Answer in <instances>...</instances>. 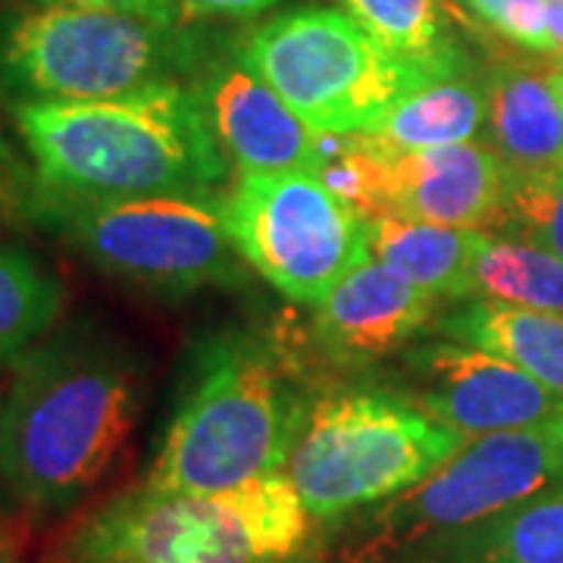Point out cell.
I'll return each mask as SVG.
<instances>
[{"mask_svg": "<svg viewBox=\"0 0 563 563\" xmlns=\"http://www.w3.org/2000/svg\"><path fill=\"white\" fill-rule=\"evenodd\" d=\"M0 401H3V391H0Z\"/></svg>", "mask_w": 563, "mask_h": 563, "instance_id": "31", "label": "cell"}, {"mask_svg": "<svg viewBox=\"0 0 563 563\" xmlns=\"http://www.w3.org/2000/svg\"><path fill=\"white\" fill-rule=\"evenodd\" d=\"M0 401V495L47 517L79 504L129 444L144 407V363L91 322L29 347Z\"/></svg>", "mask_w": 563, "mask_h": 563, "instance_id": "1", "label": "cell"}, {"mask_svg": "<svg viewBox=\"0 0 563 563\" xmlns=\"http://www.w3.org/2000/svg\"><path fill=\"white\" fill-rule=\"evenodd\" d=\"M544 13H548V35L554 44V57L563 60V0H544Z\"/></svg>", "mask_w": 563, "mask_h": 563, "instance_id": "28", "label": "cell"}, {"mask_svg": "<svg viewBox=\"0 0 563 563\" xmlns=\"http://www.w3.org/2000/svg\"><path fill=\"white\" fill-rule=\"evenodd\" d=\"M398 369L401 385L395 391L457 429L463 439L523 429L563 413V395L520 366L439 335L401 351Z\"/></svg>", "mask_w": 563, "mask_h": 563, "instance_id": "11", "label": "cell"}, {"mask_svg": "<svg viewBox=\"0 0 563 563\" xmlns=\"http://www.w3.org/2000/svg\"><path fill=\"white\" fill-rule=\"evenodd\" d=\"M558 88H561V101H563V60L558 66Z\"/></svg>", "mask_w": 563, "mask_h": 563, "instance_id": "30", "label": "cell"}, {"mask_svg": "<svg viewBox=\"0 0 563 563\" xmlns=\"http://www.w3.org/2000/svg\"><path fill=\"white\" fill-rule=\"evenodd\" d=\"M239 51L322 135H361L401 98L439 81L388 54L335 7H298L273 16L251 29Z\"/></svg>", "mask_w": 563, "mask_h": 563, "instance_id": "9", "label": "cell"}, {"mask_svg": "<svg viewBox=\"0 0 563 563\" xmlns=\"http://www.w3.org/2000/svg\"><path fill=\"white\" fill-rule=\"evenodd\" d=\"M35 3H69V7H98V10H122L144 16H179L176 0H35Z\"/></svg>", "mask_w": 563, "mask_h": 563, "instance_id": "27", "label": "cell"}, {"mask_svg": "<svg viewBox=\"0 0 563 563\" xmlns=\"http://www.w3.org/2000/svg\"><path fill=\"white\" fill-rule=\"evenodd\" d=\"M344 10L398 60L432 79L485 69L473 44L483 22L457 0H342Z\"/></svg>", "mask_w": 563, "mask_h": 563, "instance_id": "16", "label": "cell"}, {"mask_svg": "<svg viewBox=\"0 0 563 563\" xmlns=\"http://www.w3.org/2000/svg\"><path fill=\"white\" fill-rule=\"evenodd\" d=\"M558 66V57L544 63L495 60L485 66L488 113L479 141L501 157L507 173L563 169Z\"/></svg>", "mask_w": 563, "mask_h": 563, "instance_id": "15", "label": "cell"}, {"mask_svg": "<svg viewBox=\"0 0 563 563\" xmlns=\"http://www.w3.org/2000/svg\"><path fill=\"white\" fill-rule=\"evenodd\" d=\"M35 198H38V181L32 166L22 161L0 129V220L32 222Z\"/></svg>", "mask_w": 563, "mask_h": 563, "instance_id": "25", "label": "cell"}, {"mask_svg": "<svg viewBox=\"0 0 563 563\" xmlns=\"http://www.w3.org/2000/svg\"><path fill=\"white\" fill-rule=\"evenodd\" d=\"M22 561V536L20 529L0 520V563H20Z\"/></svg>", "mask_w": 563, "mask_h": 563, "instance_id": "29", "label": "cell"}, {"mask_svg": "<svg viewBox=\"0 0 563 563\" xmlns=\"http://www.w3.org/2000/svg\"><path fill=\"white\" fill-rule=\"evenodd\" d=\"M563 485V413L492 432L422 483L366 510L320 526V563H383L413 544L492 520Z\"/></svg>", "mask_w": 563, "mask_h": 563, "instance_id": "6", "label": "cell"}, {"mask_svg": "<svg viewBox=\"0 0 563 563\" xmlns=\"http://www.w3.org/2000/svg\"><path fill=\"white\" fill-rule=\"evenodd\" d=\"M279 0H176L185 22L201 20H254Z\"/></svg>", "mask_w": 563, "mask_h": 563, "instance_id": "26", "label": "cell"}, {"mask_svg": "<svg viewBox=\"0 0 563 563\" xmlns=\"http://www.w3.org/2000/svg\"><path fill=\"white\" fill-rule=\"evenodd\" d=\"M463 7L507 44L554 57L544 0H461Z\"/></svg>", "mask_w": 563, "mask_h": 563, "instance_id": "24", "label": "cell"}, {"mask_svg": "<svg viewBox=\"0 0 563 563\" xmlns=\"http://www.w3.org/2000/svg\"><path fill=\"white\" fill-rule=\"evenodd\" d=\"M47 563H320V523L288 473L217 495L139 483L85 514Z\"/></svg>", "mask_w": 563, "mask_h": 563, "instance_id": "4", "label": "cell"}, {"mask_svg": "<svg viewBox=\"0 0 563 563\" xmlns=\"http://www.w3.org/2000/svg\"><path fill=\"white\" fill-rule=\"evenodd\" d=\"M217 41L176 16L35 3L0 16V95L10 101H101L191 81Z\"/></svg>", "mask_w": 563, "mask_h": 563, "instance_id": "5", "label": "cell"}, {"mask_svg": "<svg viewBox=\"0 0 563 563\" xmlns=\"http://www.w3.org/2000/svg\"><path fill=\"white\" fill-rule=\"evenodd\" d=\"M485 113H488V91H485V69H479V73L432 81L420 91L407 95L361 135L391 154L463 144V141L483 139Z\"/></svg>", "mask_w": 563, "mask_h": 563, "instance_id": "19", "label": "cell"}, {"mask_svg": "<svg viewBox=\"0 0 563 563\" xmlns=\"http://www.w3.org/2000/svg\"><path fill=\"white\" fill-rule=\"evenodd\" d=\"M63 282L29 251L0 242V363H16L60 320Z\"/></svg>", "mask_w": 563, "mask_h": 563, "instance_id": "22", "label": "cell"}, {"mask_svg": "<svg viewBox=\"0 0 563 563\" xmlns=\"http://www.w3.org/2000/svg\"><path fill=\"white\" fill-rule=\"evenodd\" d=\"M225 161L239 173H313L325 135L282 101L235 44H213L191 79Z\"/></svg>", "mask_w": 563, "mask_h": 563, "instance_id": "12", "label": "cell"}, {"mask_svg": "<svg viewBox=\"0 0 563 563\" xmlns=\"http://www.w3.org/2000/svg\"><path fill=\"white\" fill-rule=\"evenodd\" d=\"M222 217L244 263L295 303H322L369 257L366 222L307 169L239 173Z\"/></svg>", "mask_w": 563, "mask_h": 563, "instance_id": "10", "label": "cell"}, {"mask_svg": "<svg viewBox=\"0 0 563 563\" xmlns=\"http://www.w3.org/2000/svg\"><path fill=\"white\" fill-rule=\"evenodd\" d=\"M10 120L44 195L213 198L229 161L191 81L101 101H10Z\"/></svg>", "mask_w": 563, "mask_h": 563, "instance_id": "2", "label": "cell"}, {"mask_svg": "<svg viewBox=\"0 0 563 563\" xmlns=\"http://www.w3.org/2000/svg\"><path fill=\"white\" fill-rule=\"evenodd\" d=\"M470 298L563 313V261L539 244L479 229Z\"/></svg>", "mask_w": 563, "mask_h": 563, "instance_id": "21", "label": "cell"}, {"mask_svg": "<svg viewBox=\"0 0 563 563\" xmlns=\"http://www.w3.org/2000/svg\"><path fill=\"white\" fill-rule=\"evenodd\" d=\"M383 563H563V485Z\"/></svg>", "mask_w": 563, "mask_h": 563, "instance_id": "17", "label": "cell"}, {"mask_svg": "<svg viewBox=\"0 0 563 563\" xmlns=\"http://www.w3.org/2000/svg\"><path fill=\"white\" fill-rule=\"evenodd\" d=\"M504 185L507 166L485 141L404 154L385 151L388 217L488 229L501 207Z\"/></svg>", "mask_w": 563, "mask_h": 563, "instance_id": "14", "label": "cell"}, {"mask_svg": "<svg viewBox=\"0 0 563 563\" xmlns=\"http://www.w3.org/2000/svg\"><path fill=\"white\" fill-rule=\"evenodd\" d=\"M476 239L479 229L401 217L366 220V251L373 261H383L432 298L451 303L470 298V266Z\"/></svg>", "mask_w": 563, "mask_h": 563, "instance_id": "20", "label": "cell"}, {"mask_svg": "<svg viewBox=\"0 0 563 563\" xmlns=\"http://www.w3.org/2000/svg\"><path fill=\"white\" fill-rule=\"evenodd\" d=\"M32 222L60 235L95 269L166 301L242 285L251 269L225 229L222 195L88 201L38 191Z\"/></svg>", "mask_w": 563, "mask_h": 563, "instance_id": "8", "label": "cell"}, {"mask_svg": "<svg viewBox=\"0 0 563 563\" xmlns=\"http://www.w3.org/2000/svg\"><path fill=\"white\" fill-rule=\"evenodd\" d=\"M435 310L439 298L383 261L366 257L317 303L313 342L325 363L357 369L401 354Z\"/></svg>", "mask_w": 563, "mask_h": 563, "instance_id": "13", "label": "cell"}, {"mask_svg": "<svg viewBox=\"0 0 563 563\" xmlns=\"http://www.w3.org/2000/svg\"><path fill=\"white\" fill-rule=\"evenodd\" d=\"M488 232L539 244L563 261V169L507 173L501 207Z\"/></svg>", "mask_w": 563, "mask_h": 563, "instance_id": "23", "label": "cell"}, {"mask_svg": "<svg viewBox=\"0 0 563 563\" xmlns=\"http://www.w3.org/2000/svg\"><path fill=\"white\" fill-rule=\"evenodd\" d=\"M432 332L514 363L544 388L563 395V313L463 298L444 310Z\"/></svg>", "mask_w": 563, "mask_h": 563, "instance_id": "18", "label": "cell"}, {"mask_svg": "<svg viewBox=\"0 0 563 563\" xmlns=\"http://www.w3.org/2000/svg\"><path fill=\"white\" fill-rule=\"evenodd\" d=\"M313 398L279 342L247 329L213 332L188 361L179 404L141 483L217 495L285 473Z\"/></svg>", "mask_w": 563, "mask_h": 563, "instance_id": "3", "label": "cell"}, {"mask_svg": "<svg viewBox=\"0 0 563 563\" xmlns=\"http://www.w3.org/2000/svg\"><path fill=\"white\" fill-rule=\"evenodd\" d=\"M463 442L395 388L347 385L313 398L285 473L325 526L413 488Z\"/></svg>", "mask_w": 563, "mask_h": 563, "instance_id": "7", "label": "cell"}]
</instances>
